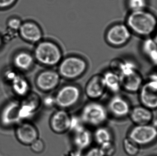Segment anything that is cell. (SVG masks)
<instances>
[{
    "label": "cell",
    "instance_id": "cell-31",
    "mask_svg": "<svg viewBox=\"0 0 157 156\" xmlns=\"http://www.w3.org/2000/svg\"><path fill=\"white\" fill-rule=\"evenodd\" d=\"M19 74V73L14 70L8 69L5 72L4 77L6 82L11 83Z\"/></svg>",
    "mask_w": 157,
    "mask_h": 156
},
{
    "label": "cell",
    "instance_id": "cell-23",
    "mask_svg": "<svg viewBox=\"0 0 157 156\" xmlns=\"http://www.w3.org/2000/svg\"><path fill=\"white\" fill-rule=\"evenodd\" d=\"M11 84L13 92L20 97H25L31 92L29 82L20 74L11 82Z\"/></svg>",
    "mask_w": 157,
    "mask_h": 156
},
{
    "label": "cell",
    "instance_id": "cell-22",
    "mask_svg": "<svg viewBox=\"0 0 157 156\" xmlns=\"http://www.w3.org/2000/svg\"><path fill=\"white\" fill-rule=\"evenodd\" d=\"M143 54L151 64L157 67V43L153 37L144 38L141 45Z\"/></svg>",
    "mask_w": 157,
    "mask_h": 156
},
{
    "label": "cell",
    "instance_id": "cell-18",
    "mask_svg": "<svg viewBox=\"0 0 157 156\" xmlns=\"http://www.w3.org/2000/svg\"><path fill=\"white\" fill-rule=\"evenodd\" d=\"M154 111L140 104L132 106L128 118L134 125L150 124L155 118Z\"/></svg>",
    "mask_w": 157,
    "mask_h": 156
},
{
    "label": "cell",
    "instance_id": "cell-16",
    "mask_svg": "<svg viewBox=\"0 0 157 156\" xmlns=\"http://www.w3.org/2000/svg\"><path fill=\"white\" fill-rule=\"evenodd\" d=\"M16 136L19 143L26 146H29L39 138V132L36 126L30 122H24L16 128Z\"/></svg>",
    "mask_w": 157,
    "mask_h": 156
},
{
    "label": "cell",
    "instance_id": "cell-28",
    "mask_svg": "<svg viewBox=\"0 0 157 156\" xmlns=\"http://www.w3.org/2000/svg\"><path fill=\"white\" fill-rule=\"evenodd\" d=\"M41 98V105L47 109H52L56 107V100L54 94L46 93Z\"/></svg>",
    "mask_w": 157,
    "mask_h": 156
},
{
    "label": "cell",
    "instance_id": "cell-2",
    "mask_svg": "<svg viewBox=\"0 0 157 156\" xmlns=\"http://www.w3.org/2000/svg\"><path fill=\"white\" fill-rule=\"evenodd\" d=\"M125 24L132 34L144 38L151 37L157 28V16L147 9L130 12Z\"/></svg>",
    "mask_w": 157,
    "mask_h": 156
},
{
    "label": "cell",
    "instance_id": "cell-4",
    "mask_svg": "<svg viewBox=\"0 0 157 156\" xmlns=\"http://www.w3.org/2000/svg\"><path fill=\"white\" fill-rule=\"evenodd\" d=\"M57 67L62 79L72 82L86 74L88 70L89 63L80 55L70 54L63 56Z\"/></svg>",
    "mask_w": 157,
    "mask_h": 156
},
{
    "label": "cell",
    "instance_id": "cell-21",
    "mask_svg": "<svg viewBox=\"0 0 157 156\" xmlns=\"http://www.w3.org/2000/svg\"><path fill=\"white\" fill-rule=\"evenodd\" d=\"M36 62L33 53L28 51H20L16 54L13 59L16 67L22 71H27L34 67Z\"/></svg>",
    "mask_w": 157,
    "mask_h": 156
},
{
    "label": "cell",
    "instance_id": "cell-12",
    "mask_svg": "<svg viewBox=\"0 0 157 156\" xmlns=\"http://www.w3.org/2000/svg\"><path fill=\"white\" fill-rule=\"evenodd\" d=\"M71 115L69 111L57 109L51 114L49 120L51 130L59 135L63 134L70 131Z\"/></svg>",
    "mask_w": 157,
    "mask_h": 156
},
{
    "label": "cell",
    "instance_id": "cell-19",
    "mask_svg": "<svg viewBox=\"0 0 157 156\" xmlns=\"http://www.w3.org/2000/svg\"><path fill=\"white\" fill-rule=\"evenodd\" d=\"M20 103L16 101L11 102L6 104L1 114V123L5 126H10L20 121L19 112Z\"/></svg>",
    "mask_w": 157,
    "mask_h": 156
},
{
    "label": "cell",
    "instance_id": "cell-33",
    "mask_svg": "<svg viewBox=\"0 0 157 156\" xmlns=\"http://www.w3.org/2000/svg\"><path fill=\"white\" fill-rule=\"evenodd\" d=\"M17 0H0V8H5L11 6Z\"/></svg>",
    "mask_w": 157,
    "mask_h": 156
},
{
    "label": "cell",
    "instance_id": "cell-30",
    "mask_svg": "<svg viewBox=\"0 0 157 156\" xmlns=\"http://www.w3.org/2000/svg\"><path fill=\"white\" fill-rule=\"evenodd\" d=\"M22 21L17 18H12L7 22V27L11 31L17 32L19 31L22 24Z\"/></svg>",
    "mask_w": 157,
    "mask_h": 156
},
{
    "label": "cell",
    "instance_id": "cell-14",
    "mask_svg": "<svg viewBox=\"0 0 157 156\" xmlns=\"http://www.w3.org/2000/svg\"><path fill=\"white\" fill-rule=\"evenodd\" d=\"M90 100L99 101L107 92L101 74H95L86 83L84 89Z\"/></svg>",
    "mask_w": 157,
    "mask_h": 156
},
{
    "label": "cell",
    "instance_id": "cell-15",
    "mask_svg": "<svg viewBox=\"0 0 157 156\" xmlns=\"http://www.w3.org/2000/svg\"><path fill=\"white\" fill-rule=\"evenodd\" d=\"M18 34L22 39L35 45L44 38L42 28L34 21H27L22 23Z\"/></svg>",
    "mask_w": 157,
    "mask_h": 156
},
{
    "label": "cell",
    "instance_id": "cell-5",
    "mask_svg": "<svg viewBox=\"0 0 157 156\" xmlns=\"http://www.w3.org/2000/svg\"><path fill=\"white\" fill-rule=\"evenodd\" d=\"M78 115L85 126L95 128L105 125L109 117L106 106L94 100L86 103Z\"/></svg>",
    "mask_w": 157,
    "mask_h": 156
},
{
    "label": "cell",
    "instance_id": "cell-20",
    "mask_svg": "<svg viewBox=\"0 0 157 156\" xmlns=\"http://www.w3.org/2000/svg\"><path fill=\"white\" fill-rule=\"evenodd\" d=\"M101 74L107 91L113 94L120 93L122 90L120 76L109 68Z\"/></svg>",
    "mask_w": 157,
    "mask_h": 156
},
{
    "label": "cell",
    "instance_id": "cell-27",
    "mask_svg": "<svg viewBox=\"0 0 157 156\" xmlns=\"http://www.w3.org/2000/svg\"><path fill=\"white\" fill-rule=\"evenodd\" d=\"M127 7L130 12L140 11L146 9L147 0H127Z\"/></svg>",
    "mask_w": 157,
    "mask_h": 156
},
{
    "label": "cell",
    "instance_id": "cell-6",
    "mask_svg": "<svg viewBox=\"0 0 157 156\" xmlns=\"http://www.w3.org/2000/svg\"><path fill=\"white\" fill-rule=\"evenodd\" d=\"M54 94L56 108L69 111L80 103L83 98L81 87L72 82H68L59 87Z\"/></svg>",
    "mask_w": 157,
    "mask_h": 156
},
{
    "label": "cell",
    "instance_id": "cell-10",
    "mask_svg": "<svg viewBox=\"0 0 157 156\" xmlns=\"http://www.w3.org/2000/svg\"><path fill=\"white\" fill-rule=\"evenodd\" d=\"M61 79L57 70L53 68H45L36 76L35 85L40 91L43 93H50L59 87Z\"/></svg>",
    "mask_w": 157,
    "mask_h": 156
},
{
    "label": "cell",
    "instance_id": "cell-34",
    "mask_svg": "<svg viewBox=\"0 0 157 156\" xmlns=\"http://www.w3.org/2000/svg\"><path fill=\"white\" fill-rule=\"evenodd\" d=\"M82 152L83 151L75 148L64 155V156H83V154Z\"/></svg>",
    "mask_w": 157,
    "mask_h": 156
},
{
    "label": "cell",
    "instance_id": "cell-1",
    "mask_svg": "<svg viewBox=\"0 0 157 156\" xmlns=\"http://www.w3.org/2000/svg\"><path fill=\"white\" fill-rule=\"evenodd\" d=\"M109 68L120 76L122 90L131 94L138 92L144 80L134 63L126 60L115 58L111 61Z\"/></svg>",
    "mask_w": 157,
    "mask_h": 156
},
{
    "label": "cell",
    "instance_id": "cell-11",
    "mask_svg": "<svg viewBox=\"0 0 157 156\" xmlns=\"http://www.w3.org/2000/svg\"><path fill=\"white\" fill-rule=\"evenodd\" d=\"M106 107L109 117L123 120L128 118L132 106L128 98L119 93L112 94Z\"/></svg>",
    "mask_w": 157,
    "mask_h": 156
},
{
    "label": "cell",
    "instance_id": "cell-7",
    "mask_svg": "<svg viewBox=\"0 0 157 156\" xmlns=\"http://www.w3.org/2000/svg\"><path fill=\"white\" fill-rule=\"evenodd\" d=\"M126 136L141 147H147L157 141V128L150 124L134 125L128 130Z\"/></svg>",
    "mask_w": 157,
    "mask_h": 156
},
{
    "label": "cell",
    "instance_id": "cell-35",
    "mask_svg": "<svg viewBox=\"0 0 157 156\" xmlns=\"http://www.w3.org/2000/svg\"><path fill=\"white\" fill-rule=\"evenodd\" d=\"M152 37L153 38H154V39L156 41L157 43V28L155 32V34H154V35H153V36Z\"/></svg>",
    "mask_w": 157,
    "mask_h": 156
},
{
    "label": "cell",
    "instance_id": "cell-29",
    "mask_svg": "<svg viewBox=\"0 0 157 156\" xmlns=\"http://www.w3.org/2000/svg\"><path fill=\"white\" fill-rule=\"evenodd\" d=\"M31 151L36 154H41L45 151L46 145L44 141L38 138L29 145Z\"/></svg>",
    "mask_w": 157,
    "mask_h": 156
},
{
    "label": "cell",
    "instance_id": "cell-17",
    "mask_svg": "<svg viewBox=\"0 0 157 156\" xmlns=\"http://www.w3.org/2000/svg\"><path fill=\"white\" fill-rule=\"evenodd\" d=\"M72 132V141L75 148L84 151L90 147L93 141V134L88 127L83 125Z\"/></svg>",
    "mask_w": 157,
    "mask_h": 156
},
{
    "label": "cell",
    "instance_id": "cell-25",
    "mask_svg": "<svg viewBox=\"0 0 157 156\" xmlns=\"http://www.w3.org/2000/svg\"><path fill=\"white\" fill-rule=\"evenodd\" d=\"M122 145L124 152L129 156H137L141 150V147L127 136L123 140Z\"/></svg>",
    "mask_w": 157,
    "mask_h": 156
},
{
    "label": "cell",
    "instance_id": "cell-36",
    "mask_svg": "<svg viewBox=\"0 0 157 156\" xmlns=\"http://www.w3.org/2000/svg\"><path fill=\"white\" fill-rule=\"evenodd\" d=\"M2 39L0 37V47H1V45H2Z\"/></svg>",
    "mask_w": 157,
    "mask_h": 156
},
{
    "label": "cell",
    "instance_id": "cell-26",
    "mask_svg": "<svg viewBox=\"0 0 157 156\" xmlns=\"http://www.w3.org/2000/svg\"><path fill=\"white\" fill-rule=\"evenodd\" d=\"M99 149L103 156H113L116 152V145L114 141L104 143L99 146Z\"/></svg>",
    "mask_w": 157,
    "mask_h": 156
},
{
    "label": "cell",
    "instance_id": "cell-32",
    "mask_svg": "<svg viewBox=\"0 0 157 156\" xmlns=\"http://www.w3.org/2000/svg\"><path fill=\"white\" fill-rule=\"evenodd\" d=\"M86 151L83 156H103L98 147H90Z\"/></svg>",
    "mask_w": 157,
    "mask_h": 156
},
{
    "label": "cell",
    "instance_id": "cell-3",
    "mask_svg": "<svg viewBox=\"0 0 157 156\" xmlns=\"http://www.w3.org/2000/svg\"><path fill=\"white\" fill-rule=\"evenodd\" d=\"M35 45L33 54L36 62L45 68L57 67L63 57L62 49L52 39L43 38Z\"/></svg>",
    "mask_w": 157,
    "mask_h": 156
},
{
    "label": "cell",
    "instance_id": "cell-24",
    "mask_svg": "<svg viewBox=\"0 0 157 156\" xmlns=\"http://www.w3.org/2000/svg\"><path fill=\"white\" fill-rule=\"evenodd\" d=\"M93 138L99 146L107 142L114 141L112 131L105 125L95 128L93 133Z\"/></svg>",
    "mask_w": 157,
    "mask_h": 156
},
{
    "label": "cell",
    "instance_id": "cell-9",
    "mask_svg": "<svg viewBox=\"0 0 157 156\" xmlns=\"http://www.w3.org/2000/svg\"><path fill=\"white\" fill-rule=\"evenodd\" d=\"M140 104L153 111L157 110V74L144 80L137 93Z\"/></svg>",
    "mask_w": 157,
    "mask_h": 156
},
{
    "label": "cell",
    "instance_id": "cell-13",
    "mask_svg": "<svg viewBox=\"0 0 157 156\" xmlns=\"http://www.w3.org/2000/svg\"><path fill=\"white\" fill-rule=\"evenodd\" d=\"M41 98L36 93L30 92L20 103L19 115L21 120L28 119L32 117L40 108Z\"/></svg>",
    "mask_w": 157,
    "mask_h": 156
},
{
    "label": "cell",
    "instance_id": "cell-8",
    "mask_svg": "<svg viewBox=\"0 0 157 156\" xmlns=\"http://www.w3.org/2000/svg\"><path fill=\"white\" fill-rule=\"evenodd\" d=\"M131 30L124 23H117L110 26L105 33L106 43L114 48H120L125 45L132 37Z\"/></svg>",
    "mask_w": 157,
    "mask_h": 156
}]
</instances>
